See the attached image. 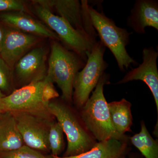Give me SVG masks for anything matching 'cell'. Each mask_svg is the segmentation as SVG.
I'll list each match as a JSON object with an SVG mask.
<instances>
[{"label":"cell","mask_w":158,"mask_h":158,"mask_svg":"<svg viewBox=\"0 0 158 158\" xmlns=\"http://www.w3.org/2000/svg\"><path fill=\"white\" fill-rule=\"evenodd\" d=\"M59 96L53 84L43 80L32 82L0 98V113L27 112L53 119L48 110L51 101Z\"/></svg>","instance_id":"6da1fadb"},{"label":"cell","mask_w":158,"mask_h":158,"mask_svg":"<svg viewBox=\"0 0 158 158\" xmlns=\"http://www.w3.org/2000/svg\"><path fill=\"white\" fill-rule=\"evenodd\" d=\"M50 113L61 125L67 140L63 157L78 155L94 147L98 141L88 130L79 110L62 100L51 101L48 105Z\"/></svg>","instance_id":"7a4b0ae2"},{"label":"cell","mask_w":158,"mask_h":158,"mask_svg":"<svg viewBox=\"0 0 158 158\" xmlns=\"http://www.w3.org/2000/svg\"><path fill=\"white\" fill-rule=\"evenodd\" d=\"M86 62L79 55L65 48L57 40L51 42L46 79L56 83L62 91V99L72 104L75 77Z\"/></svg>","instance_id":"3957f363"},{"label":"cell","mask_w":158,"mask_h":158,"mask_svg":"<svg viewBox=\"0 0 158 158\" xmlns=\"http://www.w3.org/2000/svg\"><path fill=\"white\" fill-rule=\"evenodd\" d=\"M110 75L103 74L91 96L78 110L82 119L98 142L111 138L120 139L126 135L116 132L111 121L109 103L104 94V86L110 84Z\"/></svg>","instance_id":"277c9868"},{"label":"cell","mask_w":158,"mask_h":158,"mask_svg":"<svg viewBox=\"0 0 158 158\" xmlns=\"http://www.w3.org/2000/svg\"><path fill=\"white\" fill-rule=\"evenodd\" d=\"M88 10L92 25L102 43L113 54L120 71L124 72L137 62L128 53L126 46L129 43L130 35L126 29L116 25L114 21L107 17L103 11L94 9L88 2Z\"/></svg>","instance_id":"5b68a950"},{"label":"cell","mask_w":158,"mask_h":158,"mask_svg":"<svg viewBox=\"0 0 158 158\" xmlns=\"http://www.w3.org/2000/svg\"><path fill=\"white\" fill-rule=\"evenodd\" d=\"M33 3L34 13L56 34L62 45L77 54L86 62L97 40L74 28L66 20L54 14L48 8Z\"/></svg>","instance_id":"8992f818"},{"label":"cell","mask_w":158,"mask_h":158,"mask_svg":"<svg viewBox=\"0 0 158 158\" xmlns=\"http://www.w3.org/2000/svg\"><path fill=\"white\" fill-rule=\"evenodd\" d=\"M106 48L100 40L97 41L88 56L85 66L75 77L73 103L78 110L88 100L109 66L104 59Z\"/></svg>","instance_id":"52a82bcc"},{"label":"cell","mask_w":158,"mask_h":158,"mask_svg":"<svg viewBox=\"0 0 158 158\" xmlns=\"http://www.w3.org/2000/svg\"><path fill=\"white\" fill-rule=\"evenodd\" d=\"M87 0H34L32 2L45 7L66 20L73 27L96 40L98 36L88 10Z\"/></svg>","instance_id":"ba28073f"},{"label":"cell","mask_w":158,"mask_h":158,"mask_svg":"<svg viewBox=\"0 0 158 158\" xmlns=\"http://www.w3.org/2000/svg\"><path fill=\"white\" fill-rule=\"evenodd\" d=\"M14 115L25 145L43 152L50 151L48 134L53 119L43 118L27 112L11 113Z\"/></svg>","instance_id":"9c48e42d"},{"label":"cell","mask_w":158,"mask_h":158,"mask_svg":"<svg viewBox=\"0 0 158 158\" xmlns=\"http://www.w3.org/2000/svg\"><path fill=\"white\" fill-rule=\"evenodd\" d=\"M47 52L43 47H35L15 64L12 70L13 78L21 87L45 78Z\"/></svg>","instance_id":"30bf717a"},{"label":"cell","mask_w":158,"mask_h":158,"mask_svg":"<svg viewBox=\"0 0 158 158\" xmlns=\"http://www.w3.org/2000/svg\"><path fill=\"white\" fill-rule=\"evenodd\" d=\"M40 37L9 27L0 48V56L12 70L18 61L39 42Z\"/></svg>","instance_id":"8fae6325"},{"label":"cell","mask_w":158,"mask_h":158,"mask_svg":"<svg viewBox=\"0 0 158 158\" xmlns=\"http://www.w3.org/2000/svg\"><path fill=\"white\" fill-rule=\"evenodd\" d=\"M158 52L153 47L145 48L142 51V62L138 67L131 69L116 84H126L133 81L144 82L152 93L158 114Z\"/></svg>","instance_id":"7c38bea8"},{"label":"cell","mask_w":158,"mask_h":158,"mask_svg":"<svg viewBox=\"0 0 158 158\" xmlns=\"http://www.w3.org/2000/svg\"><path fill=\"white\" fill-rule=\"evenodd\" d=\"M0 19L9 27L39 37L59 40L56 34L42 22L23 11H9L0 14Z\"/></svg>","instance_id":"4fadbf2b"},{"label":"cell","mask_w":158,"mask_h":158,"mask_svg":"<svg viewBox=\"0 0 158 158\" xmlns=\"http://www.w3.org/2000/svg\"><path fill=\"white\" fill-rule=\"evenodd\" d=\"M128 27L138 34H145V28L158 30V2L156 0H137L127 19Z\"/></svg>","instance_id":"5bb4252c"},{"label":"cell","mask_w":158,"mask_h":158,"mask_svg":"<svg viewBox=\"0 0 158 158\" xmlns=\"http://www.w3.org/2000/svg\"><path fill=\"white\" fill-rule=\"evenodd\" d=\"M129 137L126 135L120 139L111 138L99 141L87 152L69 157L53 156L54 158H124L129 153Z\"/></svg>","instance_id":"9a60e30c"},{"label":"cell","mask_w":158,"mask_h":158,"mask_svg":"<svg viewBox=\"0 0 158 158\" xmlns=\"http://www.w3.org/2000/svg\"><path fill=\"white\" fill-rule=\"evenodd\" d=\"M24 145L14 115L10 112L0 113V152L15 150Z\"/></svg>","instance_id":"2e32d148"},{"label":"cell","mask_w":158,"mask_h":158,"mask_svg":"<svg viewBox=\"0 0 158 158\" xmlns=\"http://www.w3.org/2000/svg\"><path fill=\"white\" fill-rule=\"evenodd\" d=\"M108 105L111 121L116 132L123 135L127 132H131L133 116L131 103L123 98L109 103Z\"/></svg>","instance_id":"e0dca14e"},{"label":"cell","mask_w":158,"mask_h":158,"mask_svg":"<svg viewBox=\"0 0 158 158\" xmlns=\"http://www.w3.org/2000/svg\"><path fill=\"white\" fill-rule=\"evenodd\" d=\"M132 144L145 158H158V140L151 135L144 122H141L140 132L129 137Z\"/></svg>","instance_id":"ac0fdd59"},{"label":"cell","mask_w":158,"mask_h":158,"mask_svg":"<svg viewBox=\"0 0 158 158\" xmlns=\"http://www.w3.org/2000/svg\"><path fill=\"white\" fill-rule=\"evenodd\" d=\"M64 132L61 125L54 119L50 124L48 142L52 156H59L65 147Z\"/></svg>","instance_id":"d6986e66"},{"label":"cell","mask_w":158,"mask_h":158,"mask_svg":"<svg viewBox=\"0 0 158 158\" xmlns=\"http://www.w3.org/2000/svg\"><path fill=\"white\" fill-rule=\"evenodd\" d=\"M0 158H54L52 156H46L38 151L26 145L19 149L8 152H0Z\"/></svg>","instance_id":"ffe728a7"},{"label":"cell","mask_w":158,"mask_h":158,"mask_svg":"<svg viewBox=\"0 0 158 158\" xmlns=\"http://www.w3.org/2000/svg\"><path fill=\"white\" fill-rule=\"evenodd\" d=\"M12 70L0 56V90L8 91L11 88Z\"/></svg>","instance_id":"44dd1931"},{"label":"cell","mask_w":158,"mask_h":158,"mask_svg":"<svg viewBox=\"0 0 158 158\" xmlns=\"http://www.w3.org/2000/svg\"><path fill=\"white\" fill-rule=\"evenodd\" d=\"M23 2L19 0H0V11H25Z\"/></svg>","instance_id":"7402d4cb"},{"label":"cell","mask_w":158,"mask_h":158,"mask_svg":"<svg viewBox=\"0 0 158 158\" xmlns=\"http://www.w3.org/2000/svg\"><path fill=\"white\" fill-rule=\"evenodd\" d=\"M6 29L0 25V48L2 43L3 39L5 37Z\"/></svg>","instance_id":"603a6c76"},{"label":"cell","mask_w":158,"mask_h":158,"mask_svg":"<svg viewBox=\"0 0 158 158\" xmlns=\"http://www.w3.org/2000/svg\"><path fill=\"white\" fill-rule=\"evenodd\" d=\"M129 156L127 158V157L124 158H141V156L140 155L137 153H132L128 154Z\"/></svg>","instance_id":"cb8c5ba5"},{"label":"cell","mask_w":158,"mask_h":158,"mask_svg":"<svg viewBox=\"0 0 158 158\" xmlns=\"http://www.w3.org/2000/svg\"><path fill=\"white\" fill-rule=\"evenodd\" d=\"M4 96H5V95L2 93V91L0 90V98H2Z\"/></svg>","instance_id":"d4e9b609"}]
</instances>
